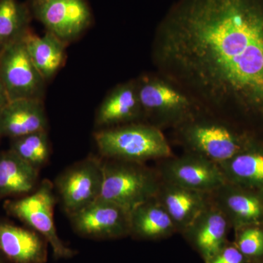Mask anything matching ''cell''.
<instances>
[{"label": "cell", "instance_id": "25", "mask_svg": "<svg viewBox=\"0 0 263 263\" xmlns=\"http://www.w3.org/2000/svg\"><path fill=\"white\" fill-rule=\"evenodd\" d=\"M205 263H246L243 256L236 248L233 241L227 243L219 253Z\"/></svg>", "mask_w": 263, "mask_h": 263}, {"label": "cell", "instance_id": "9", "mask_svg": "<svg viewBox=\"0 0 263 263\" xmlns=\"http://www.w3.org/2000/svg\"><path fill=\"white\" fill-rule=\"evenodd\" d=\"M68 217L76 234L88 239H121L130 233V212L102 197Z\"/></svg>", "mask_w": 263, "mask_h": 263}, {"label": "cell", "instance_id": "6", "mask_svg": "<svg viewBox=\"0 0 263 263\" xmlns=\"http://www.w3.org/2000/svg\"><path fill=\"white\" fill-rule=\"evenodd\" d=\"M57 202L54 185L43 179L37 189L29 195L7 200L5 212L42 235L49 245L55 259H70L77 252L67 247L59 236L54 221V207Z\"/></svg>", "mask_w": 263, "mask_h": 263}, {"label": "cell", "instance_id": "17", "mask_svg": "<svg viewBox=\"0 0 263 263\" xmlns=\"http://www.w3.org/2000/svg\"><path fill=\"white\" fill-rule=\"evenodd\" d=\"M155 198L172 219L178 234H181L209 203L210 194L162 181Z\"/></svg>", "mask_w": 263, "mask_h": 263}, {"label": "cell", "instance_id": "28", "mask_svg": "<svg viewBox=\"0 0 263 263\" xmlns=\"http://www.w3.org/2000/svg\"><path fill=\"white\" fill-rule=\"evenodd\" d=\"M1 198H2V197H1V196H0V199H1Z\"/></svg>", "mask_w": 263, "mask_h": 263}, {"label": "cell", "instance_id": "5", "mask_svg": "<svg viewBox=\"0 0 263 263\" xmlns=\"http://www.w3.org/2000/svg\"><path fill=\"white\" fill-rule=\"evenodd\" d=\"M103 163L102 198L130 212L157 196L162 181L157 169L146 163L112 159L103 158Z\"/></svg>", "mask_w": 263, "mask_h": 263}, {"label": "cell", "instance_id": "2", "mask_svg": "<svg viewBox=\"0 0 263 263\" xmlns=\"http://www.w3.org/2000/svg\"><path fill=\"white\" fill-rule=\"evenodd\" d=\"M255 135L203 109L173 129L174 141L183 152L202 156L216 164L230 160Z\"/></svg>", "mask_w": 263, "mask_h": 263}, {"label": "cell", "instance_id": "1", "mask_svg": "<svg viewBox=\"0 0 263 263\" xmlns=\"http://www.w3.org/2000/svg\"><path fill=\"white\" fill-rule=\"evenodd\" d=\"M152 60L200 108L263 136V0H177Z\"/></svg>", "mask_w": 263, "mask_h": 263}, {"label": "cell", "instance_id": "14", "mask_svg": "<svg viewBox=\"0 0 263 263\" xmlns=\"http://www.w3.org/2000/svg\"><path fill=\"white\" fill-rule=\"evenodd\" d=\"M136 122H144V117L134 79L110 90L97 110L95 123L102 129Z\"/></svg>", "mask_w": 263, "mask_h": 263}, {"label": "cell", "instance_id": "18", "mask_svg": "<svg viewBox=\"0 0 263 263\" xmlns=\"http://www.w3.org/2000/svg\"><path fill=\"white\" fill-rule=\"evenodd\" d=\"M218 164L226 182L263 190V136L255 135L243 149Z\"/></svg>", "mask_w": 263, "mask_h": 263}, {"label": "cell", "instance_id": "22", "mask_svg": "<svg viewBox=\"0 0 263 263\" xmlns=\"http://www.w3.org/2000/svg\"><path fill=\"white\" fill-rule=\"evenodd\" d=\"M30 19V10L18 0H0V50L24 37Z\"/></svg>", "mask_w": 263, "mask_h": 263}, {"label": "cell", "instance_id": "13", "mask_svg": "<svg viewBox=\"0 0 263 263\" xmlns=\"http://www.w3.org/2000/svg\"><path fill=\"white\" fill-rule=\"evenodd\" d=\"M210 197L228 218L232 229L263 224V190L226 182Z\"/></svg>", "mask_w": 263, "mask_h": 263}, {"label": "cell", "instance_id": "21", "mask_svg": "<svg viewBox=\"0 0 263 263\" xmlns=\"http://www.w3.org/2000/svg\"><path fill=\"white\" fill-rule=\"evenodd\" d=\"M24 41L36 68L46 81L51 80L65 64L67 44L48 31L38 36L29 30Z\"/></svg>", "mask_w": 263, "mask_h": 263}, {"label": "cell", "instance_id": "12", "mask_svg": "<svg viewBox=\"0 0 263 263\" xmlns=\"http://www.w3.org/2000/svg\"><path fill=\"white\" fill-rule=\"evenodd\" d=\"M231 229L228 218L210 197L209 203L181 235L205 263L230 241Z\"/></svg>", "mask_w": 263, "mask_h": 263}, {"label": "cell", "instance_id": "20", "mask_svg": "<svg viewBox=\"0 0 263 263\" xmlns=\"http://www.w3.org/2000/svg\"><path fill=\"white\" fill-rule=\"evenodd\" d=\"M40 171L12 150L0 153V196H25L39 185Z\"/></svg>", "mask_w": 263, "mask_h": 263}, {"label": "cell", "instance_id": "26", "mask_svg": "<svg viewBox=\"0 0 263 263\" xmlns=\"http://www.w3.org/2000/svg\"><path fill=\"white\" fill-rule=\"evenodd\" d=\"M10 100L8 98V94H7L6 90H5L3 83L0 81V112L5 108V105L9 103Z\"/></svg>", "mask_w": 263, "mask_h": 263}, {"label": "cell", "instance_id": "3", "mask_svg": "<svg viewBox=\"0 0 263 263\" xmlns=\"http://www.w3.org/2000/svg\"><path fill=\"white\" fill-rule=\"evenodd\" d=\"M94 139L105 159L146 163L175 155L163 130L146 122L98 129Z\"/></svg>", "mask_w": 263, "mask_h": 263}, {"label": "cell", "instance_id": "11", "mask_svg": "<svg viewBox=\"0 0 263 263\" xmlns=\"http://www.w3.org/2000/svg\"><path fill=\"white\" fill-rule=\"evenodd\" d=\"M31 10L48 32L67 45L81 37L92 20L85 0H32Z\"/></svg>", "mask_w": 263, "mask_h": 263}, {"label": "cell", "instance_id": "8", "mask_svg": "<svg viewBox=\"0 0 263 263\" xmlns=\"http://www.w3.org/2000/svg\"><path fill=\"white\" fill-rule=\"evenodd\" d=\"M0 81L10 101L43 100L46 81L31 60L24 37L0 50Z\"/></svg>", "mask_w": 263, "mask_h": 263}, {"label": "cell", "instance_id": "23", "mask_svg": "<svg viewBox=\"0 0 263 263\" xmlns=\"http://www.w3.org/2000/svg\"><path fill=\"white\" fill-rule=\"evenodd\" d=\"M10 150L34 168L41 171L49 162L51 149L47 130L11 139Z\"/></svg>", "mask_w": 263, "mask_h": 263}, {"label": "cell", "instance_id": "10", "mask_svg": "<svg viewBox=\"0 0 263 263\" xmlns=\"http://www.w3.org/2000/svg\"><path fill=\"white\" fill-rule=\"evenodd\" d=\"M155 168L164 182L204 193H212L226 182L219 164L190 152L159 160Z\"/></svg>", "mask_w": 263, "mask_h": 263}, {"label": "cell", "instance_id": "27", "mask_svg": "<svg viewBox=\"0 0 263 263\" xmlns=\"http://www.w3.org/2000/svg\"><path fill=\"white\" fill-rule=\"evenodd\" d=\"M7 259L5 258L4 256L0 252V263H6Z\"/></svg>", "mask_w": 263, "mask_h": 263}, {"label": "cell", "instance_id": "4", "mask_svg": "<svg viewBox=\"0 0 263 263\" xmlns=\"http://www.w3.org/2000/svg\"><path fill=\"white\" fill-rule=\"evenodd\" d=\"M144 122L159 129H174L202 109L182 89L158 72L136 79Z\"/></svg>", "mask_w": 263, "mask_h": 263}, {"label": "cell", "instance_id": "7", "mask_svg": "<svg viewBox=\"0 0 263 263\" xmlns=\"http://www.w3.org/2000/svg\"><path fill=\"white\" fill-rule=\"evenodd\" d=\"M103 158L89 156L64 170L55 179V193L67 216L79 212L101 197Z\"/></svg>", "mask_w": 263, "mask_h": 263}, {"label": "cell", "instance_id": "19", "mask_svg": "<svg viewBox=\"0 0 263 263\" xmlns=\"http://www.w3.org/2000/svg\"><path fill=\"white\" fill-rule=\"evenodd\" d=\"M129 219V236L135 240L156 241L178 234L172 219L156 198L133 209Z\"/></svg>", "mask_w": 263, "mask_h": 263}, {"label": "cell", "instance_id": "16", "mask_svg": "<svg viewBox=\"0 0 263 263\" xmlns=\"http://www.w3.org/2000/svg\"><path fill=\"white\" fill-rule=\"evenodd\" d=\"M47 129L48 118L42 100H11L0 112V137L13 139Z\"/></svg>", "mask_w": 263, "mask_h": 263}, {"label": "cell", "instance_id": "24", "mask_svg": "<svg viewBox=\"0 0 263 263\" xmlns=\"http://www.w3.org/2000/svg\"><path fill=\"white\" fill-rule=\"evenodd\" d=\"M233 243L246 263H263V224L235 228Z\"/></svg>", "mask_w": 263, "mask_h": 263}, {"label": "cell", "instance_id": "15", "mask_svg": "<svg viewBox=\"0 0 263 263\" xmlns=\"http://www.w3.org/2000/svg\"><path fill=\"white\" fill-rule=\"evenodd\" d=\"M47 240L28 227L0 221V252L11 263H46Z\"/></svg>", "mask_w": 263, "mask_h": 263}]
</instances>
